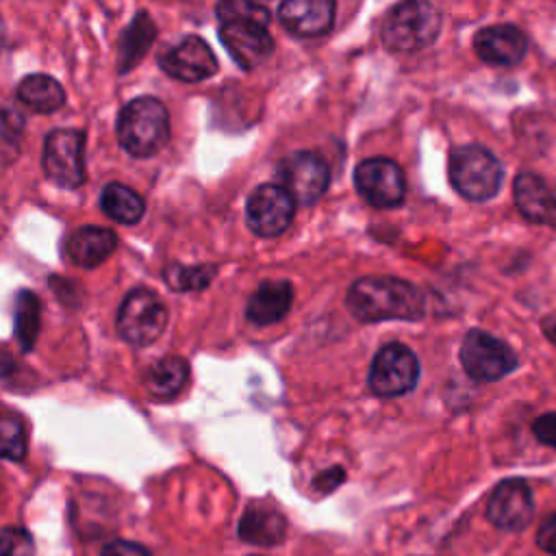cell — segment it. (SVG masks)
Here are the masks:
<instances>
[{"mask_svg":"<svg viewBox=\"0 0 556 556\" xmlns=\"http://www.w3.org/2000/svg\"><path fill=\"white\" fill-rule=\"evenodd\" d=\"M345 304L361 321L406 319L417 321L424 317L426 298L408 280L391 276H365L352 282Z\"/></svg>","mask_w":556,"mask_h":556,"instance_id":"6da1fadb","label":"cell"},{"mask_svg":"<svg viewBox=\"0 0 556 556\" xmlns=\"http://www.w3.org/2000/svg\"><path fill=\"white\" fill-rule=\"evenodd\" d=\"M222 22L219 39L228 54L243 67L254 70L274 50V39L267 33L269 11L263 4L245 0H228L215 7Z\"/></svg>","mask_w":556,"mask_h":556,"instance_id":"7a4b0ae2","label":"cell"},{"mask_svg":"<svg viewBox=\"0 0 556 556\" xmlns=\"http://www.w3.org/2000/svg\"><path fill=\"white\" fill-rule=\"evenodd\" d=\"M169 137V115L159 98L141 96L130 100L117 117V139L137 159L156 154Z\"/></svg>","mask_w":556,"mask_h":556,"instance_id":"3957f363","label":"cell"},{"mask_svg":"<svg viewBox=\"0 0 556 556\" xmlns=\"http://www.w3.org/2000/svg\"><path fill=\"white\" fill-rule=\"evenodd\" d=\"M441 30V13L430 2L395 4L382 20L380 39L393 52H415L430 46Z\"/></svg>","mask_w":556,"mask_h":556,"instance_id":"277c9868","label":"cell"},{"mask_svg":"<svg viewBox=\"0 0 556 556\" xmlns=\"http://www.w3.org/2000/svg\"><path fill=\"white\" fill-rule=\"evenodd\" d=\"M447 174L452 187L467 200L484 202L502 187V163L497 156L476 143L458 146L450 154Z\"/></svg>","mask_w":556,"mask_h":556,"instance_id":"5b68a950","label":"cell"},{"mask_svg":"<svg viewBox=\"0 0 556 556\" xmlns=\"http://www.w3.org/2000/svg\"><path fill=\"white\" fill-rule=\"evenodd\" d=\"M165 324L167 308L154 291L146 287L128 291L117 313V332L126 343L135 348L150 345L163 334Z\"/></svg>","mask_w":556,"mask_h":556,"instance_id":"8992f818","label":"cell"},{"mask_svg":"<svg viewBox=\"0 0 556 556\" xmlns=\"http://www.w3.org/2000/svg\"><path fill=\"white\" fill-rule=\"evenodd\" d=\"M41 167L54 185L78 189L85 182V132L76 128H56L48 132Z\"/></svg>","mask_w":556,"mask_h":556,"instance_id":"52a82bcc","label":"cell"},{"mask_svg":"<svg viewBox=\"0 0 556 556\" xmlns=\"http://www.w3.org/2000/svg\"><path fill=\"white\" fill-rule=\"evenodd\" d=\"M460 363L469 378L493 382L517 369V354L497 337L484 330H469L460 345Z\"/></svg>","mask_w":556,"mask_h":556,"instance_id":"ba28073f","label":"cell"},{"mask_svg":"<svg viewBox=\"0 0 556 556\" xmlns=\"http://www.w3.org/2000/svg\"><path fill=\"white\" fill-rule=\"evenodd\" d=\"M419 361L402 343H387L378 350L369 367V389L380 397H397L415 389Z\"/></svg>","mask_w":556,"mask_h":556,"instance_id":"9c48e42d","label":"cell"},{"mask_svg":"<svg viewBox=\"0 0 556 556\" xmlns=\"http://www.w3.org/2000/svg\"><path fill=\"white\" fill-rule=\"evenodd\" d=\"M354 185L361 198L376 208H395L406 198V178L400 165L384 156H374L356 165Z\"/></svg>","mask_w":556,"mask_h":556,"instance_id":"30bf717a","label":"cell"},{"mask_svg":"<svg viewBox=\"0 0 556 556\" xmlns=\"http://www.w3.org/2000/svg\"><path fill=\"white\" fill-rule=\"evenodd\" d=\"M295 215V200L291 193L274 182L258 185L245 204V222L258 237H278L287 230Z\"/></svg>","mask_w":556,"mask_h":556,"instance_id":"8fae6325","label":"cell"},{"mask_svg":"<svg viewBox=\"0 0 556 556\" xmlns=\"http://www.w3.org/2000/svg\"><path fill=\"white\" fill-rule=\"evenodd\" d=\"M280 187L300 204H315L330 182L326 161L315 152H293L278 163Z\"/></svg>","mask_w":556,"mask_h":556,"instance_id":"7c38bea8","label":"cell"},{"mask_svg":"<svg viewBox=\"0 0 556 556\" xmlns=\"http://www.w3.org/2000/svg\"><path fill=\"white\" fill-rule=\"evenodd\" d=\"M156 63L167 76L185 83H200L219 67L211 46L195 35H187L176 46L165 48L156 56Z\"/></svg>","mask_w":556,"mask_h":556,"instance_id":"4fadbf2b","label":"cell"},{"mask_svg":"<svg viewBox=\"0 0 556 556\" xmlns=\"http://www.w3.org/2000/svg\"><path fill=\"white\" fill-rule=\"evenodd\" d=\"M532 515H534L532 491L519 478L500 482L489 495L486 517L493 526L502 530H521L530 523Z\"/></svg>","mask_w":556,"mask_h":556,"instance_id":"5bb4252c","label":"cell"},{"mask_svg":"<svg viewBox=\"0 0 556 556\" xmlns=\"http://www.w3.org/2000/svg\"><path fill=\"white\" fill-rule=\"evenodd\" d=\"M473 50L491 65H515L526 56L528 37L513 24H493L476 33Z\"/></svg>","mask_w":556,"mask_h":556,"instance_id":"9a60e30c","label":"cell"},{"mask_svg":"<svg viewBox=\"0 0 556 556\" xmlns=\"http://www.w3.org/2000/svg\"><path fill=\"white\" fill-rule=\"evenodd\" d=\"M280 24L298 37L324 35L334 20V2L330 0H287L278 7Z\"/></svg>","mask_w":556,"mask_h":556,"instance_id":"2e32d148","label":"cell"},{"mask_svg":"<svg viewBox=\"0 0 556 556\" xmlns=\"http://www.w3.org/2000/svg\"><path fill=\"white\" fill-rule=\"evenodd\" d=\"M513 198L528 222L556 226V198L541 176L521 172L513 182Z\"/></svg>","mask_w":556,"mask_h":556,"instance_id":"e0dca14e","label":"cell"},{"mask_svg":"<svg viewBox=\"0 0 556 556\" xmlns=\"http://www.w3.org/2000/svg\"><path fill=\"white\" fill-rule=\"evenodd\" d=\"M293 302V287L289 280H267L248 300V319L256 326L280 321Z\"/></svg>","mask_w":556,"mask_h":556,"instance_id":"ac0fdd59","label":"cell"},{"mask_svg":"<svg viewBox=\"0 0 556 556\" xmlns=\"http://www.w3.org/2000/svg\"><path fill=\"white\" fill-rule=\"evenodd\" d=\"M117 245V235L102 226H83L67 239V256L78 267H96L104 263Z\"/></svg>","mask_w":556,"mask_h":556,"instance_id":"d6986e66","label":"cell"},{"mask_svg":"<svg viewBox=\"0 0 556 556\" xmlns=\"http://www.w3.org/2000/svg\"><path fill=\"white\" fill-rule=\"evenodd\" d=\"M285 517L269 504H250L239 519V536L254 545H276L285 539Z\"/></svg>","mask_w":556,"mask_h":556,"instance_id":"ffe728a7","label":"cell"},{"mask_svg":"<svg viewBox=\"0 0 556 556\" xmlns=\"http://www.w3.org/2000/svg\"><path fill=\"white\" fill-rule=\"evenodd\" d=\"M156 37V26L152 17L146 11H139L135 20L128 24L119 39V56H117V70L124 74L132 70L150 50L152 41Z\"/></svg>","mask_w":556,"mask_h":556,"instance_id":"44dd1931","label":"cell"},{"mask_svg":"<svg viewBox=\"0 0 556 556\" xmlns=\"http://www.w3.org/2000/svg\"><path fill=\"white\" fill-rule=\"evenodd\" d=\"M189 380V365L180 356L159 358L146 374V389L159 400H169L182 391Z\"/></svg>","mask_w":556,"mask_h":556,"instance_id":"7402d4cb","label":"cell"},{"mask_svg":"<svg viewBox=\"0 0 556 556\" xmlns=\"http://www.w3.org/2000/svg\"><path fill=\"white\" fill-rule=\"evenodd\" d=\"M17 98L37 113H52L63 106L65 91L52 76L30 74L17 85Z\"/></svg>","mask_w":556,"mask_h":556,"instance_id":"603a6c76","label":"cell"},{"mask_svg":"<svg viewBox=\"0 0 556 556\" xmlns=\"http://www.w3.org/2000/svg\"><path fill=\"white\" fill-rule=\"evenodd\" d=\"M100 206L117 224H137L146 211L143 198L122 182H109L102 189Z\"/></svg>","mask_w":556,"mask_h":556,"instance_id":"cb8c5ba5","label":"cell"},{"mask_svg":"<svg viewBox=\"0 0 556 556\" xmlns=\"http://www.w3.org/2000/svg\"><path fill=\"white\" fill-rule=\"evenodd\" d=\"M41 306L33 291H20L15 298V337L24 350H33L39 334Z\"/></svg>","mask_w":556,"mask_h":556,"instance_id":"d4e9b609","label":"cell"},{"mask_svg":"<svg viewBox=\"0 0 556 556\" xmlns=\"http://www.w3.org/2000/svg\"><path fill=\"white\" fill-rule=\"evenodd\" d=\"M215 274V265H200V267H180V265H169L163 276L167 285L174 291H198L204 289Z\"/></svg>","mask_w":556,"mask_h":556,"instance_id":"484cf974","label":"cell"},{"mask_svg":"<svg viewBox=\"0 0 556 556\" xmlns=\"http://www.w3.org/2000/svg\"><path fill=\"white\" fill-rule=\"evenodd\" d=\"M26 456V434L20 417L0 415V458L22 460Z\"/></svg>","mask_w":556,"mask_h":556,"instance_id":"4316f807","label":"cell"},{"mask_svg":"<svg viewBox=\"0 0 556 556\" xmlns=\"http://www.w3.org/2000/svg\"><path fill=\"white\" fill-rule=\"evenodd\" d=\"M0 556H35L33 536L22 528H0Z\"/></svg>","mask_w":556,"mask_h":556,"instance_id":"83f0119b","label":"cell"},{"mask_svg":"<svg viewBox=\"0 0 556 556\" xmlns=\"http://www.w3.org/2000/svg\"><path fill=\"white\" fill-rule=\"evenodd\" d=\"M534 437L543 443L556 450V410L543 413L534 424H532Z\"/></svg>","mask_w":556,"mask_h":556,"instance_id":"f1b7e54d","label":"cell"},{"mask_svg":"<svg viewBox=\"0 0 556 556\" xmlns=\"http://www.w3.org/2000/svg\"><path fill=\"white\" fill-rule=\"evenodd\" d=\"M100 556H150V552L139 545V543H132V541H124V539H117V541H111L102 547Z\"/></svg>","mask_w":556,"mask_h":556,"instance_id":"f546056e","label":"cell"},{"mask_svg":"<svg viewBox=\"0 0 556 556\" xmlns=\"http://www.w3.org/2000/svg\"><path fill=\"white\" fill-rule=\"evenodd\" d=\"M536 545H539L543 552L556 556V513H552V515L541 523V528H539V532H536Z\"/></svg>","mask_w":556,"mask_h":556,"instance_id":"4dcf8cb0","label":"cell"},{"mask_svg":"<svg viewBox=\"0 0 556 556\" xmlns=\"http://www.w3.org/2000/svg\"><path fill=\"white\" fill-rule=\"evenodd\" d=\"M341 480H343V469H341V467H332V469H328V471H324V473L317 476L315 486L321 489V491H330V489H334Z\"/></svg>","mask_w":556,"mask_h":556,"instance_id":"1f68e13d","label":"cell"},{"mask_svg":"<svg viewBox=\"0 0 556 556\" xmlns=\"http://www.w3.org/2000/svg\"><path fill=\"white\" fill-rule=\"evenodd\" d=\"M543 332H545V337L556 345V315H549V317H545L543 319Z\"/></svg>","mask_w":556,"mask_h":556,"instance_id":"d6a6232c","label":"cell"},{"mask_svg":"<svg viewBox=\"0 0 556 556\" xmlns=\"http://www.w3.org/2000/svg\"><path fill=\"white\" fill-rule=\"evenodd\" d=\"M13 369V358L4 350H0V376H7Z\"/></svg>","mask_w":556,"mask_h":556,"instance_id":"836d02e7","label":"cell"}]
</instances>
